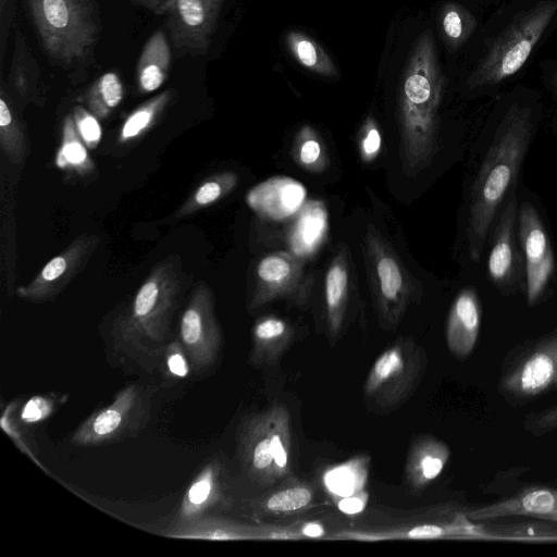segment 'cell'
<instances>
[{
    "mask_svg": "<svg viewBox=\"0 0 557 557\" xmlns=\"http://www.w3.org/2000/svg\"><path fill=\"white\" fill-rule=\"evenodd\" d=\"M150 395L139 384L124 386L109 405L94 411L78 425L71 442L76 446H97L138 429L147 418Z\"/></svg>",
    "mask_w": 557,
    "mask_h": 557,
    "instance_id": "30bf717a",
    "label": "cell"
},
{
    "mask_svg": "<svg viewBox=\"0 0 557 557\" xmlns=\"http://www.w3.org/2000/svg\"><path fill=\"white\" fill-rule=\"evenodd\" d=\"M442 25L448 41L453 46H459L473 32L475 20L466 9L449 4L444 10Z\"/></svg>",
    "mask_w": 557,
    "mask_h": 557,
    "instance_id": "ab89813d",
    "label": "cell"
},
{
    "mask_svg": "<svg viewBox=\"0 0 557 557\" xmlns=\"http://www.w3.org/2000/svg\"><path fill=\"white\" fill-rule=\"evenodd\" d=\"M238 184V175L232 171L215 173L207 177L174 213L175 218H185L212 206L232 193Z\"/></svg>",
    "mask_w": 557,
    "mask_h": 557,
    "instance_id": "e575fe53",
    "label": "cell"
},
{
    "mask_svg": "<svg viewBox=\"0 0 557 557\" xmlns=\"http://www.w3.org/2000/svg\"><path fill=\"white\" fill-rule=\"evenodd\" d=\"M368 463L367 458L357 457L329 469L323 476L326 490L338 498L360 493L368 478Z\"/></svg>",
    "mask_w": 557,
    "mask_h": 557,
    "instance_id": "8d00e7d4",
    "label": "cell"
},
{
    "mask_svg": "<svg viewBox=\"0 0 557 557\" xmlns=\"http://www.w3.org/2000/svg\"><path fill=\"white\" fill-rule=\"evenodd\" d=\"M76 129L73 114H67L62 123V135L55 154V165L67 173L86 177L96 171V164L87 151Z\"/></svg>",
    "mask_w": 557,
    "mask_h": 557,
    "instance_id": "4dcf8cb0",
    "label": "cell"
},
{
    "mask_svg": "<svg viewBox=\"0 0 557 557\" xmlns=\"http://www.w3.org/2000/svg\"><path fill=\"white\" fill-rule=\"evenodd\" d=\"M450 457L446 443L431 435L418 437L411 445L405 466L406 481L413 491H421L444 470Z\"/></svg>",
    "mask_w": 557,
    "mask_h": 557,
    "instance_id": "cb8c5ba5",
    "label": "cell"
},
{
    "mask_svg": "<svg viewBox=\"0 0 557 557\" xmlns=\"http://www.w3.org/2000/svg\"><path fill=\"white\" fill-rule=\"evenodd\" d=\"M382 135L373 116L369 115L362 124L358 137V150L360 159L370 163L374 161L381 152Z\"/></svg>",
    "mask_w": 557,
    "mask_h": 557,
    "instance_id": "7bdbcfd3",
    "label": "cell"
},
{
    "mask_svg": "<svg viewBox=\"0 0 557 557\" xmlns=\"http://www.w3.org/2000/svg\"><path fill=\"white\" fill-rule=\"evenodd\" d=\"M556 13L557 0H545L516 18L470 75L469 88L494 85L517 73Z\"/></svg>",
    "mask_w": 557,
    "mask_h": 557,
    "instance_id": "52a82bcc",
    "label": "cell"
},
{
    "mask_svg": "<svg viewBox=\"0 0 557 557\" xmlns=\"http://www.w3.org/2000/svg\"><path fill=\"white\" fill-rule=\"evenodd\" d=\"M533 132L532 110L511 104L495 132L472 185L467 242L473 261L480 260L496 213L513 189Z\"/></svg>",
    "mask_w": 557,
    "mask_h": 557,
    "instance_id": "6da1fadb",
    "label": "cell"
},
{
    "mask_svg": "<svg viewBox=\"0 0 557 557\" xmlns=\"http://www.w3.org/2000/svg\"><path fill=\"white\" fill-rule=\"evenodd\" d=\"M40 69L20 28L15 29L10 70V84L25 101L40 94Z\"/></svg>",
    "mask_w": 557,
    "mask_h": 557,
    "instance_id": "83f0119b",
    "label": "cell"
},
{
    "mask_svg": "<svg viewBox=\"0 0 557 557\" xmlns=\"http://www.w3.org/2000/svg\"><path fill=\"white\" fill-rule=\"evenodd\" d=\"M425 352L414 341L400 338L374 361L364 382V395L379 408L401 404L419 383Z\"/></svg>",
    "mask_w": 557,
    "mask_h": 557,
    "instance_id": "9c48e42d",
    "label": "cell"
},
{
    "mask_svg": "<svg viewBox=\"0 0 557 557\" xmlns=\"http://www.w3.org/2000/svg\"><path fill=\"white\" fill-rule=\"evenodd\" d=\"M219 12L208 0H168L156 14L164 16L175 49L196 55L208 50Z\"/></svg>",
    "mask_w": 557,
    "mask_h": 557,
    "instance_id": "5bb4252c",
    "label": "cell"
},
{
    "mask_svg": "<svg viewBox=\"0 0 557 557\" xmlns=\"http://www.w3.org/2000/svg\"><path fill=\"white\" fill-rule=\"evenodd\" d=\"M292 154L298 166L310 173H321L330 164L326 145L310 125H305L297 132Z\"/></svg>",
    "mask_w": 557,
    "mask_h": 557,
    "instance_id": "d590c367",
    "label": "cell"
},
{
    "mask_svg": "<svg viewBox=\"0 0 557 557\" xmlns=\"http://www.w3.org/2000/svg\"><path fill=\"white\" fill-rule=\"evenodd\" d=\"M256 540L319 539L326 533L317 521H300L288 525L255 524Z\"/></svg>",
    "mask_w": 557,
    "mask_h": 557,
    "instance_id": "f35d334b",
    "label": "cell"
},
{
    "mask_svg": "<svg viewBox=\"0 0 557 557\" xmlns=\"http://www.w3.org/2000/svg\"><path fill=\"white\" fill-rule=\"evenodd\" d=\"M136 4L144 7L145 9L157 13L159 8L163 5L168 0H133Z\"/></svg>",
    "mask_w": 557,
    "mask_h": 557,
    "instance_id": "7dc6e473",
    "label": "cell"
},
{
    "mask_svg": "<svg viewBox=\"0 0 557 557\" xmlns=\"http://www.w3.org/2000/svg\"><path fill=\"white\" fill-rule=\"evenodd\" d=\"M78 135L88 149H96L101 141L102 132L99 119L83 104H77L72 112Z\"/></svg>",
    "mask_w": 557,
    "mask_h": 557,
    "instance_id": "b9f144b4",
    "label": "cell"
},
{
    "mask_svg": "<svg viewBox=\"0 0 557 557\" xmlns=\"http://www.w3.org/2000/svg\"><path fill=\"white\" fill-rule=\"evenodd\" d=\"M306 186L294 177L278 175L249 189L247 206L261 219L282 222L295 216L307 201Z\"/></svg>",
    "mask_w": 557,
    "mask_h": 557,
    "instance_id": "e0dca14e",
    "label": "cell"
},
{
    "mask_svg": "<svg viewBox=\"0 0 557 557\" xmlns=\"http://www.w3.org/2000/svg\"><path fill=\"white\" fill-rule=\"evenodd\" d=\"M302 262L289 250L263 256L256 265L249 309H257L280 298L302 300Z\"/></svg>",
    "mask_w": 557,
    "mask_h": 557,
    "instance_id": "9a60e30c",
    "label": "cell"
},
{
    "mask_svg": "<svg viewBox=\"0 0 557 557\" xmlns=\"http://www.w3.org/2000/svg\"><path fill=\"white\" fill-rule=\"evenodd\" d=\"M337 540L388 541V540H482L495 541L485 532L480 522L470 520L466 513L457 512L449 521L424 523L411 528L386 531H342L334 535Z\"/></svg>",
    "mask_w": 557,
    "mask_h": 557,
    "instance_id": "ac0fdd59",
    "label": "cell"
},
{
    "mask_svg": "<svg viewBox=\"0 0 557 557\" xmlns=\"http://www.w3.org/2000/svg\"><path fill=\"white\" fill-rule=\"evenodd\" d=\"M517 216V198L511 189L500 210L487 260L488 276L503 293L513 290L524 275L521 274L523 263L516 245Z\"/></svg>",
    "mask_w": 557,
    "mask_h": 557,
    "instance_id": "2e32d148",
    "label": "cell"
},
{
    "mask_svg": "<svg viewBox=\"0 0 557 557\" xmlns=\"http://www.w3.org/2000/svg\"><path fill=\"white\" fill-rule=\"evenodd\" d=\"M228 506L225 470L219 459L207 462L187 486L176 522H184Z\"/></svg>",
    "mask_w": 557,
    "mask_h": 557,
    "instance_id": "d6986e66",
    "label": "cell"
},
{
    "mask_svg": "<svg viewBox=\"0 0 557 557\" xmlns=\"http://www.w3.org/2000/svg\"><path fill=\"white\" fill-rule=\"evenodd\" d=\"M0 146L12 163H22L28 153L25 126L2 84L0 88Z\"/></svg>",
    "mask_w": 557,
    "mask_h": 557,
    "instance_id": "f546056e",
    "label": "cell"
},
{
    "mask_svg": "<svg viewBox=\"0 0 557 557\" xmlns=\"http://www.w3.org/2000/svg\"><path fill=\"white\" fill-rule=\"evenodd\" d=\"M557 389V326L515 345L504 356L497 391L518 407Z\"/></svg>",
    "mask_w": 557,
    "mask_h": 557,
    "instance_id": "8992f818",
    "label": "cell"
},
{
    "mask_svg": "<svg viewBox=\"0 0 557 557\" xmlns=\"http://www.w3.org/2000/svg\"><path fill=\"white\" fill-rule=\"evenodd\" d=\"M238 455L247 474L263 486H272L290 474V419L283 404H273L243 423Z\"/></svg>",
    "mask_w": 557,
    "mask_h": 557,
    "instance_id": "5b68a950",
    "label": "cell"
},
{
    "mask_svg": "<svg viewBox=\"0 0 557 557\" xmlns=\"http://www.w3.org/2000/svg\"><path fill=\"white\" fill-rule=\"evenodd\" d=\"M368 500V494L360 492L350 496L342 497L337 502L338 508L345 513L360 512Z\"/></svg>",
    "mask_w": 557,
    "mask_h": 557,
    "instance_id": "bcb514c9",
    "label": "cell"
},
{
    "mask_svg": "<svg viewBox=\"0 0 557 557\" xmlns=\"http://www.w3.org/2000/svg\"><path fill=\"white\" fill-rule=\"evenodd\" d=\"M523 429L533 436L557 430V404L541 411L529 412L522 420Z\"/></svg>",
    "mask_w": 557,
    "mask_h": 557,
    "instance_id": "ee69618b",
    "label": "cell"
},
{
    "mask_svg": "<svg viewBox=\"0 0 557 557\" xmlns=\"http://www.w3.org/2000/svg\"><path fill=\"white\" fill-rule=\"evenodd\" d=\"M294 218L287 233L288 250L301 260L312 258L326 240L329 233L325 202L309 199Z\"/></svg>",
    "mask_w": 557,
    "mask_h": 557,
    "instance_id": "7402d4cb",
    "label": "cell"
},
{
    "mask_svg": "<svg viewBox=\"0 0 557 557\" xmlns=\"http://www.w3.org/2000/svg\"><path fill=\"white\" fill-rule=\"evenodd\" d=\"M539 519H544V520H548V521H553L554 523H557V511L549 513V515L542 516Z\"/></svg>",
    "mask_w": 557,
    "mask_h": 557,
    "instance_id": "c3c4849f",
    "label": "cell"
},
{
    "mask_svg": "<svg viewBox=\"0 0 557 557\" xmlns=\"http://www.w3.org/2000/svg\"><path fill=\"white\" fill-rule=\"evenodd\" d=\"M211 4H213L216 9L220 10L221 3L223 0H208Z\"/></svg>",
    "mask_w": 557,
    "mask_h": 557,
    "instance_id": "681fc988",
    "label": "cell"
},
{
    "mask_svg": "<svg viewBox=\"0 0 557 557\" xmlns=\"http://www.w3.org/2000/svg\"><path fill=\"white\" fill-rule=\"evenodd\" d=\"M158 352L168 376L184 379L189 374L191 363L178 338L168 342Z\"/></svg>",
    "mask_w": 557,
    "mask_h": 557,
    "instance_id": "60d3db41",
    "label": "cell"
},
{
    "mask_svg": "<svg viewBox=\"0 0 557 557\" xmlns=\"http://www.w3.org/2000/svg\"><path fill=\"white\" fill-rule=\"evenodd\" d=\"M51 411V403L44 397H34L27 401L22 410V420L36 422L44 419Z\"/></svg>",
    "mask_w": 557,
    "mask_h": 557,
    "instance_id": "f6af8a7d",
    "label": "cell"
},
{
    "mask_svg": "<svg viewBox=\"0 0 557 557\" xmlns=\"http://www.w3.org/2000/svg\"><path fill=\"white\" fill-rule=\"evenodd\" d=\"M287 44L294 57L305 67L326 76L336 74L335 66L326 53L306 35L292 32L287 36Z\"/></svg>",
    "mask_w": 557,
    "mask_h": 557,
    "instance_id": "74e56055",
    "label": "cell"
},
{
    "mask_svg": "<svg viewBox=\"0 0 557 557\" xmlns=\"http://www.w3.org/2000/svg\"><path fill=\"white\" fill-rule=\"evenodd\" d=\"M174 95L173 89L163 90L133 110L121 125L119 143L126 144L147 133L163 115Z\"/></svg>",
    "mask_w": 557,
    "mask_h": 557,
    "instance_id": "d6a6232c",
    "label": "cell"
},
{
    "mask_svg": "<svg viewBox=\"0 0 557 557\" xmlns=\"http://www.w3.org/2000/svg\"><path fill=\"white\" fill-rule=\"evenodd\" d=\"M294 337L293 326L276 315H264L252 327L250 360L256 367L272 366L285 352Z\"/></svg>",
    "mask_w": 557,
    "mask_h": 557,
    "instance_id": "484cf974",
    "label": "cell"
},
{
    "mask_svg": "<svg viewBox=\"0 0 557 557\" xmlns=\"http://www.w3.org/2000/svg\"><path fill=\"white\" fill-rule=\"evenodd\" d=\"M124 87L119 74L109 71L99 76L78 100L99 120L107 119L121 103Z\"/></svg>",
    "mask_w": 557,
    "mask_h": 557,
    "instance_id": "836d02e7",
    "label": "cell"
},
{
    "mask_svg": "<svg viewBox=\"0 0 557 557\" xmlns=\"http://www.w3.org/2000/svg\"><path fill=\"white\" fill-rule=\"evenodd\" d=\"M540 519L529 521H480L482 529L495 541L557 542V525Z\"/></svg>",
    "mask_w": 557,
    "mask_h": 557,
    "instance_id": "1f68e13d",
    "label": "cell"
},
{
    "mask_svg": "<svg viewBox=\"0 0 557 557\" xmlns=\"http://www.w3.org/2000/svg\"><path fill=\"white\" fill-rule=\"evenodd\" d=\"M178 339L196 372L211 367L222 345V331L214 312L212 289L205 282L194 287L181 315Z\"/></svg>",
    "mask_w": 557,
    "mask_h": 557,
    "instance_id": "8fae6325",
    "label": "cell"
},
{
    "mask_svg": "<svg viewBox=\"0 0 557 557\" xmlns=\"http://www.w3.org/2000/svg\"><path fill=\"white\" fill-rule=\"evenodd\" d=\"M350 280V253L343 245L333 256L324 280L325 320L329 334L334 338L341 333L346 319Z\"/></svg>",
    "mask_w": 557,
    "mask_h": 557,
    "instance_id": "603a6c76",
    "label": "cell"
},
{
    "mask_svg": "<svg viewBox=\"0 0 557 557\" xmlns=\"http://www.w3.org/2000/svg\"><path fill=\"white\" fill-rule=\"evenodd\" d=\"M164 534L171 537L188 540H256L255 524L242 523L211 513H206L188 521L176 522Z\"/></svg>",
    "mask_w": 557,
    "mask_h": 557,
    "instance_id": "d4e9b609",
    "label": "cell"
},
{
    "mask_svg": "<svg viewBox=\"0 0 557 557\" xmlns=\"http://www.w3.org/2000/svg\"><path fill=\"white\" fill-rule=\"evenodd\" d=\"M364 262L377 313L391 327L404 317L416 294L414 284L389 242L373 225L364 234Z\"/></svg>",
    "mask_w": 557,
    "mask_h": 557,
    "instance_id": "ba28073f",
    "label": "cell"
},
{
    "mask_svg": "<svg viewBox=\"0 0 557 557\" xmlns=\"http://www.w3.org/2000/svg\"><path fill=\"white\" fill-rule=\"evenodd\" d=\"M188 281L178 256L157 263L117 317L113 335L122 348L157 352L170 335L171 320Z\"/></svg>",
    "mask_w": 557,
    "mask_h": 557,
    "instance_id": "3957f363",
    "label": "cell"
},
{
    "mask_svg": "<svg viewBox=\"0 0 557 557\" xmlns=\"http://www.w3.org/2000/svg\"><path fill=\"white\" fill-rule=\"evenodd\" d=\"M443 87L434 40L426 30L409 57L399 96V157L408 177L426 169L437 152V113Z\"/></svg>",
    "mask_w": 557,
    "mask_h": 557,
    "instance_id": "7a4b0ae2",
    "label": "cell"
},
{
    "mask_svg": "<svg viewBox=\"0 0 557 557\" xmlns=\"http://www.w3.org/2000/svg\"><path fill=\"white\" fill-rule=\"evenodd\" d=\"M41 46L53 60L73 65L87 57L99 35L90 0H25Z\"/></svg>",
    "mask_w": 557,
    "mask_h": 557,
    "instance_id": "277c9868",
    "label": "cell"
},
{
    "mask_svg": "<svg viewBox=\"0 0 557 557\" xmlns=\"http://www.w3.org/2000/svg\"><path fill=\"white\" fill-rule=\"evenodd\" d=\"M172 60L168 37L154 32L146 41L136 66L137 88L141 94L153 92L165 82Z\"/></svg>",
    "mask_w": 557,
    "mask_h": 557,
    "instance_id": "4316f807",
    "label": "cell"
},
{
    "mask_svg": "<svg viewBox=\"0 0 557 557\" xmlns=\"http://www.w3.org/2000/svg\"><path fill=\"white\" fill-rule=\"evenodd\" d=\"M518 237L524 256L525 294L528 306L536 305L544 295L555 270L549 237L540 214L531 202L518 210Z\"/></svg>",
    "mask_w": 557,
    "mask_h": 557,
    "instance_id": "7c38bea8",
    "label": "cell"
},
{
    "mask_svg": "<svg viewBox=\"0 0 557 557\" xmlns=\"http://www.w3.org/2000/svg\"><path fill=\"white\" fill-rule=\"evenodd\" d=\"M557 511V488L529 487L509 498L466 512L472 521H487L511 516L540 518Z\"/></svg>",
    "mask_w": 557,
    "mask_h": 557,
    "instance_id": "44dd1931",
    "label": "cell"
},
{
    "mask_svg": "<svg viewBox=\"0 0 557 557\" xmlns=\"http://www.w3.org/2000/svg\"><path fill=\"white\" fill-rule=\"evenodd\" d=\"M482 306L474 288L461 289L454 299L446 322V344L457 360L467 359L480 335Z\"/></svg>",
    "mask_w": 557,
    "mask_h": 557,
    "instance_id": "ffe728a7",
    "label": "cell"
},
{
    "mask_svg": "<svg viewBox=\"0 0 557 557\" xmlns=\"http://www.w3.org/2000/svg\"><path fill=\"white\" fill-rule=\"evenodd\" d=\"M98 235H82L53 257L27 284L16 288L21 299L41 304L54 299L87 265L98 248Z\"/></svg>",
    "mask_w": 557,
    "mask_h": 557,
    "instance_id": "4fadbf2b",
    "label": "cell"
},
{
    "mask_svg": "<svg viewBox=\"0 0 557 557\" xmlns=\"http://www.w3.org/2000/svg\"><path fill=\"white\" fill-rule=\"evenodd\" d=\"M312 487L288 478L257 500L255 508L261 515H290L308 508L313 502Z\"/></svg>",
    "mask_w": 557,
    "mask_h": 557,
    "instance_id": "f1b7e54d",
    "label": "cell"
}]
</instances>
